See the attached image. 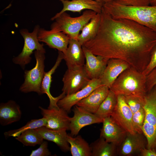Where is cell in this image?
Here are the masks:
<instances>
[{"mask_svg": "<svg viewBox=\"0 0 156 156\" xmlns=\"http://www.w3.org/2000/svg\"><path fill=\"white\" fill-rule=\"evenodd\" d=\"M63 59V53L60 51H58V56L55 64L47 72H45L42 82L41 92L42 94H46L49 100V104L48 107V109L59 108L57 105L58 101L66 95L65 94L62 92L59 96L54 97L52 95L50 92L52 75Z\"/></svg>", "mask_w": 156, "mask_h": 156, "instance_id": "cell-21", "label": "cell"}, {"mask_svg": "<svg viewBox=\"0 0 156 156\" xmlns=\"http://www.w3.org/2000/svg\"><path fill=\"white\" fill-rule=\"evenodd\" d=\"M36 129L44 140L54 142L64 152L70 151V145L67 140L66 130H53L45 126Z\"/></svg>", "mask_w": 156, "mask_h": 156, "instance_id": "cell-22", "label": "cell"}, {"mask_svg": "<svg viewBox=\"0 0 156 156\" xmlns=\"http://www.w3.org/2000/svg\"><path fill=\"white\" fill-rule=\"evenodd\" d=\"M46 124V120L43 117L39 119H32L28 122L25 125L19 129L5 132L4 135L6 138L11 136L16 137L26 130L45 127Z\"/></svg>", "mask_w": 156, "mask_h": 156, "instance_id": "cell-29", "label": "cell"}, {"mask_svg": "<svg viewBox=\"0 0 156 156\" xmlns=\"http://www.w3.org/2000/svg\"><path fill=\"white\" fill-rule=\"evenodd\" d=\"M156 85V67L146 76V87L147 92Z\"/></svg>", "mask_w": 156, "mask_h": 156, "instance_id": "cell-34", "label": "cell"}, {"mask_svg": "<svg viewBox=\"0 0 156 156\" xmlns=\"http://www.w3.org/2000/svg\"><path fill=\"white\" fill-rule=\"evenodd\" d=\"M131 67L126 61L117 59H110L99 78L101 84L109 88L125 70Z\"/></svg>", "mask_w": 156, "mask_h": 156, "instance_id": "cell-17", "label": "cell"}, {"mask_svg": "<svg viewBox=\"0 0 156 156\" xmlns=\"http://www.w3.org/2000/svg\"><path fill=\"white\" fill-rule=\"evenodd\" d=\"M103 120L100 137L117 146L120 145L125 139L127 132L119 126L111 116Z\"/></svg>", "mask_w": 156, "mask_h": 156, "instance_id": "cell-16", "label": "cell"}, {"mask_svg": "<svg viewBox=\"0 0 156 156\" xmlns=\"http://www.w3.org/2000/svg\"><path fill=\"white\" fill-rule=\"evenodd\" d=\"M146 76L130 67L123 71L109 88L116 95H145Z\"/></svg>", "mask_w": 156, "mask_h": 156, "instance_id": "cell-3", "label": "cell"}, {"mask_svg": "<svg viewBox=\"0 0 156 156\" xmlns=\"http://www.w3.org/2000/svg\"><path fill=\"white\" fill-rule=\"evenodd\" d=\"M90 146L91 156H114L116 154L117 146L101 137L91 143Z\"/></svg>", "mask_w": 156, "mask_h": 156, "instance_id": "cell-26", "label": "cell"}, {"mask_svg": "<svg viewBox=\"0 0 156 156\" xmlns=\"http://www.w3.org/2000/svg\"><path fill=\"white\" fill-rule=\"evenodd\" d=\"M143 133L131 134L127 132L120 144L119 153L120 155L128 156L140 152L143 148H147V141Z\"/></svg>", "mask_w": 156, "mask_h": 156, "instance_id": "cell-19", "label": "cell"}, {"mask_svg": "<svg viewBox=\"0 0 156 156\" xmlns=\"http://www.w3.org/2000/svg\"><path fill=\"white\" fill-rule=\"evenodd\" d=\"M145 116L144 108L133 114L132 123L136 133H143L142 129Z\"/></svg>", "mask_w": 156, "mask_h": 156, "instance_id": "cell-31", "label": "cell"}, {"mask_svg": "<svg viewBox=\"0 0 156 156\" xmlns=\"http://www.w3.org/2000/svg\"><path fill=\"white\" fill-rule=\"evenodd\" d=\"M103 86L99 79H91L84 88L74 93L66 95L59 100L57 105L67 113L69 112L72 107L80 101L87 97L94 90Z\"/></svg>", "mask_w": 156, "mask_h": 156, "instance_id": "cell-13", "label": "cell"}, {"mask_svg": "<svg viewBox=\"0 0 156 156\" xmlns=\"http://www.w3.org/2000/svg\"><path fill=\"white\" fill-rule=\"evenodd\" d=\"M101 20V13H97L83 27L77 39L82 46L96 36L99 30Z\"/></svg>", "mask_w": 156, "mask_h": 156, "instance_id": "cell-24", "label": "cell"}, {"mask_svg": "<svg viewBox=\"0 0 156 156\" xmlns=\"http://www.w3.org/2000/svg\"><path fill=\"white\" fill-rule=\"evenodd\" d=\"M114 0L116 1V0Z\"/></svg>", "mask_w": 156, "mask_h": 156, "instance_id": "cell-40", "label": "cell"}, {"mask_svg": "<svg viewBox=\"0 0 156 156\" xmlns=\"http://www.w3.org/2000/svg\"><path fill=\"white\" fill-rule=\"evenodd\" d=\"M115 1L123 5L134 6L149 5H150V0H116Z\"/></svg>", "mask_w": 156, "mask_h": 156, "instance_id": "cell-33", "label": "cell"}, {"mask_svg": "<svg viewBox=\"0 0 156 156\" xmlns=\"http://www.w3.org/2000/svg\"><path fill=\"white\" fill-rule=\"evenodd\" d=\"M139 153L141 156H156V152L155 149H148L145 148L142 149Z\"/></svg>", "mask_w": 156, "mask_h": 156, "instance_id": "cell-36", "label": "cell"}, {"mask_svg": "<svg viewBox=\"0 0 156 156\" xmlns=\"http://www.w3.org/2000/svg\"><path fill=\"white\" fill-rule=\"evenodd\" d=\"M109 89L101 86L94 90L88 96L79 102L76 105L94 114L105 99Z\"/></svg>", "mask_w": 156, "mask_h": 156, "instance_id": "cell-20", "label": "cell"}, {"mask_svg": "<svg viewBox=\"0 0 156 156\" xmlns=\"http://www.w3.org/2000/svg\"><path fill=\"white\" fill-rule=\"evenodd\" d=\"M38 38L40 42L45 43L50 48L57 49L65 54L69 44V37L62 32L39 28Z\"/></svg>", "mask_w": 156, "mask_h": 156, "instance_id": "cell-12", "label": "cell"}, {"mask_svg": "<svg viewBox=\"0 0 156 156\" xmlns=\"http://www.w3.org/2000/svg\"><path fill=\"white\" fill-rule=\"evenodd\" d=\"M15 139L25 146H32L41 144L44 140L36 129L26 130Z\"/></svg>", "mask_w": 156, "mask_h": 156, "instance_id": "cell-28", "label": "cell"}, {"mask_svg": "<svg viewBox=\"0 0 156 156\" xmlns=\"http://www.w3.org/2000/svg\"><path fill=\"white\" fill-rule=\"evenodd\" d=\"M117 102V95L109 89L107 97L94 114L102 119L111 116L116 106Z\"/></svg>", "mask_w": 156, "mask_h": 156, "instance_id": "cell-27", "label": "cell"}, {"mask_svg": "<svg viewBox=\"0 0 156 156\" xmlns=\"http://www.w3.org/2000/svg\"><path fill=\"white\" fill-rule=\"evenodd\" d=\"M91 10H86L81 16L72 17L66 12L57 17L51 25V29L62 32L70 39H77L83 27L97 14Z\"/></svg>", "mask_w": 156, "mask_h": 156, "instance_id": "cell-4", "label": "cell"}, {"mask_svg": "<svg viewBox=\"0 0 156 156\" xmlns=\"http://www.w3.org/2000/svg\"><path fill=\"white\" fill-rule=\"evenodd\" d=\"M40 28V26L37 25L31 32L26 29H22L20 30V34L24 40V45L21 52L18 56L14 57L12 61L14 64L19 65L23 69L26 65L31 62V55L34 51H46L44 44H40L38 39V34Z\"/></svg>", "mask_w": 156, "mask_h": 156, "instance_id": "cell-7", "label": "cell"}, {"mask_svg": "<svg viewBox=\"0 0 156 156\" xmlns=\"http://www.w3.org/2000/svg\"><path fill=\"white\" fill-rule=\"evenodd\" d=\"M103 9L113 18L132 20L156 32V6H127L113 0L103 3Z\"/></svg>", "mask_w": 156, "mask_h": 156, "instance_id": "cell-2", "label": "cell"}, {"mask_svg": "<svg viewBox=\"0 0 156 156\" xmlns=\"http://www.w3.org/2000/svg\"><path fill=\"white\" fill-rule=\"evenodd\" d=\"M19 106L13 100L0 105V123L6 126L19 120L21 116Z\"/></svg>", "mask_w": 156, "mask_h": 156, "instance_id": "cell-23", "label": "cell"}, {"mask_svg": "<svg viewBox=\"0 0 156 156\" xmlns=\"http://www.w3.org/2000/svg\"><path fill=\"white\" fill-rule=\"evenodd\" d=\"M43 117L47 121L45 127L48 129L58 130H69L70 118L67 112L63 109L58 108L45 109L39 106Z\"/></svg>", "mask_w": 156, "mask_h": 156, "instance_id": "cell-11", "label": "cell"}, {"mask_svg": "<svg viewBox=\"0 0 156 156\" xmlns=\"http://www.w3.org/2000/svg\"><path fill=\"white\" fill-rule=\"evenodd\" d=\"M73 111L74 115L70 117L69 130L72 136L77 135L81 129L86 126L103 122V119L76 105L74 106Z\"/></svg>", "mask_w": 156, "mask_h": 156, "instance_id": "cell-9", "label": "cell"}, {"mask_svg": "<svg viewBox=\"0 0 156 156\" xmlns=\"http://www.w3.org/2000/svg\"><path fill=\"white\" fill-rule=\"evenodd\" d=\"M145 99L143 133L147 140V148L154 149L156 143V85L146 93Z\"/></svg>", "mask_w": 156, "mask_h": 156, "instance_id": "cell-5", "label": "cell"}, {"mask_svg": "<svg viewBox=\"0 0 156 156\" xmlns=\"http://www.w3.org/2000/svg\"><path fill=\"white\" fill-rule=\"evenodd\" d=\"M51 153L48 148V143L47 141H43L37 149L32 151L30 156H51Z\"/></svg>", "mask_w": 156, "mask_h": 156, "instance_id": "cell-32", "label": "cell"}, {"mask_svg": "<svg viewBox=\"0 0 156 156\" xmlns=\"http://www.w3.org/2000/svg\"><path fill=\"white\" fill-rule=\"evenodd\" d=\"M86 63L85 70L90 79H99L105 69L109 59L94 55L84 46H82Z\"/></svg>", "mask_w": 156, "mask_h": 156, "instance_id": "cell-15", "label": "cell"}, {"mask_svg": "<svg viewBox=\"0 0 156 156\" xmlns=\"http://www.w3.org/2000/svg\"><path fill=\"white\" fill-rule=\"evenodd\" d=\"M45 52L40 50L34 51L36 63L33 68L25 71L24 81L19 89L21 92L27 93L34 92L39 95L42 94L41 86L45 73L44 70Z\"/></svg>", "mask_w": 156, "mask_h": 156, "instance_id": "cell-6", "label": "cell"}, {"mask_svg": "<svg viewBox=\"0 0 156 156\" xmlns=\"http://www.w3.org/2000/svg\"><path fill=\"white\" fill-rule=\"evenodd\" d=\"M67 140L72 156H91L90 145L80 135L73 137L67 134Z\"/></svg>", "mask_w": 156, "mask_h": 156, "instance_id": "cell-25", "label": "cell"}, {"mask_svg": "<svg viewBox=\"0 0 156 156\" xmlns=\"http://www.w3.org/2000/svg\"><path fill=\"white\" fill-rule=\"evenodd\" d=\"M98 2H100L103 3H108L113 1L114 0H95Z\"/></svg>", "mask_w": 156, "mask_h": 156, "instance_id": "cell-37", "label": "cell"}, {"mask_svg": "<svg viewBox=\"0 0 156 156\" xmlns=\"http://www.w3.org/2000/svg\"><path fill=\"white\" fill-rule=\"evenodd\" d=\"M155 151L156 152V143L155 145Z\"/></svg>", "mask_w": 156, "mask_h": 156, "instance_id": "cell-39", "label": "cell"}, {"mask_svg": "<svg viewBox=\"0 0 156 156\" xmlns=\"http://www.w3.org/2000/svg\"><path fill=\"white\" fill-rule=\"evenodd\" d=\"M63 5L62 10L52 17L54 20L61 14L66 11L80 13L84 10H91L96 13H101L103 3L95 0H59Z\"/></svg>", "mask_w": 156, "mask_h": 156, "instance_id": "cell-14", "label": "cell"}, {"mask_svg": "<svg viewBox=\"0 0 156 156\" xmlns=\"http://www.w3.org/2000/svg\"><path fill=\"white\" fill-rule=\"evenodd\" d=\"M98 33L84 46L94 55L124 60L142 72L156 44V32L128 19L114 18L103 9Z\"/></svg>", "mask_w": 156, "mask_h": 156, "instance_id": "cell-1", "label": "cell"}, {"mask_svg": "<svg viewBox=\"0 0 156 156\" xmlns=\"http://www.w3.org/2000/svg\"><path fill=\"white\" fill-rule=\"evenodd\" d=\"M145 95L124 96L126 103L133 114L144 108L145 104Z\"/></svg>", "mask_w": 156, "mask_h": 156, "instance_id": "cell-30", "label": "cell"}, {"mask_svg": "<svg viewBox=\"0 0 156 156\" xmlns=\"http://www.w3.org/2000/svg\"><path fill=\"white\" fill-rule=\"evenodd\" d=\"M82 46L77 39H70L66 51L64 54V60L68 69L84 65L85 58Z\"/></svg>", "mask_w": 156, "mask_h": 156, "instance_id": "cell-18", "label": "cell"}, {"mask_svg": "<svg viewBox=\"0 0 156 156\" xmlns=\"http://www.w3.org/2000/svg\"><path fill=\"white\" fill-rule=\"evenodd\" d=\"M150 5L151 6H156V0H150Z\"/></svg>", "mask_w": 156, "mask_h": 156, "instance_id": "cell-38", "label": "cell"}, {"mask_svg": "<svg viewBox=\"0 0 156 156\" xmlns=\"http://www.w3.org/2000/svg\"><path fill=\"white\" fill-rule=\"evenodd\" d=\"M91 80L83 66L68 69L62 78L63 86L62 90L66 95L74 93L85 87Z\"/></svg>", "mask_w": 156, "mask_h": 156, "instance_id": "cell-8", "label": "cell"}, {"mask_svg": "<svg viewBox=\"0 0 156 156\" xmlns=\"http://www.w3.org/2000/svg\"><path fill=\"white\" fill-rule=\"evenodd\" d=\"M117 97L116 105L111 117L127 132L135 133L132 123L133 112L126 103L124 96L118 95Z\"/></svg>", "mask_w": 156, "mask_h": 156, "instance_id": "cell-10", "label": "cell"}, {"mask_svg": "<svg viewBox=\"0 0 156 156\" xmlns=\"http://www.w3.org/2000/svg\"><path fill=\"white\" fill-rule=\"evenodd\" d=\"M156 67V44L153 48L151 53L149 62L145 69L142 72L146 76L153 69Z\"/></svg>", "mask_w": 156, "mask_h": 156, "instance_id": "cell-35", "label": "cell"}]
</instances>
